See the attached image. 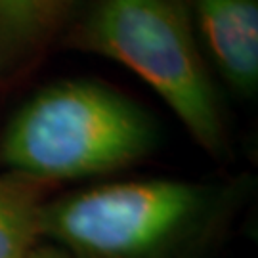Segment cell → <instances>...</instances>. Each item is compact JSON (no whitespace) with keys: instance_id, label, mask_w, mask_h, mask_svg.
Returning a JSON list of instances; mask_svg holds the SVG:
<instances>
[{"instance_id":"7a4b0ae2","label":"cell","mask_w":258,"mask_h":258,"mask_svg":"<svg viewBox=\"0 0 258 258\" xmlns=\"http://www.w3.org/2000/svg\"><path fill=\"white\" fill-rule=\"evenodd\" d=\"M73 40L138 75L203 149H224L220 103L185 0H96Z\"/></svg>"},{"instance_id":"8992f818","label":"cell","mask_w":258,"mask_h":258,"mask_svg":"<svg viewBox=\"0 0 258 258\" xmlns=\"http://www.w3.org/2000/svg\"><path fill=\"white\" fill-rule=\"evenodd\" d=\"M40 205L23 180L0 176V258H27L40 243Z\"/></svg>"},{"instance_id":"6da1fadb","label":"cell","mask_w":258,"mask_h":258,"mask_svg":"<svg viewBox=\"0 0 258 258\" xmlns=\"http://www.w3.org/2000/svg\"><path fill=\"white\" fill-rule=\"evenodd\" d=\"M146 111L107 84L77 79L42 88L4 128L0 159L31 182L107 174L153 149Z\"/></svg>"},{"instance_id":"3957f363","label":"cell","mask_w":258,"mask_h":258,"mask_svg":"<svg viewBox=\"0 0 258 258\" xmlns=\"http://www.w3.org/2000/svg\"><path fill=\"white\" fill-rule=\"evenodd\" d=\"M211 191L182 180H132L40 205V237L73 258H178L205 237Z\"/></svg>"},{"instance_id":"277c9868","label":"cell","mask_w":258,"mask_h":258,"mask_svg":"<svg viewBox=\"0 0 258 258\" xmlns=\"http://www.w3.org/2000/svg\"><path fill=\"white\" fill-rule=\"evenodd\" d=\"M203 54L241 96L258 88V0H185Z\"/></svg>"},{"instance_id":"52a82bcc","label":"cell","mask_w":258,"mask_h":258,"mask_svg":"<svg viewBox=\"0 0 258 258\" xmlns=\"http://www.w3.org/2000/svg\"><path fill=\"white\" fill-rule=\"evenodd\" d=\"M27 258H73V256H71V254H67V252L61 250L59 247H55V245H44V243H38Z\"/></svg>"},{"instance_id":"5b68a950","label":"cell","mask_w":258,"mask_h":258,"mask_svg":"<svg viewBox=\"0 0 258 258\" xmlns=\"http://www.w3.org/2000/svg\"><path fill=\"white\" fill-rule=\"evenodd\" d=\"M79 0H0V75L18 71Z\"/></svg>"}]
</instances>
